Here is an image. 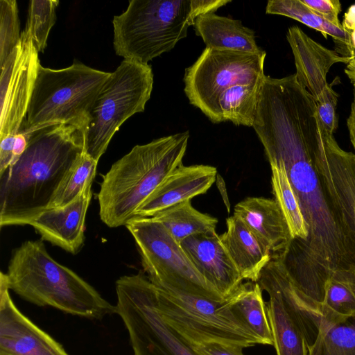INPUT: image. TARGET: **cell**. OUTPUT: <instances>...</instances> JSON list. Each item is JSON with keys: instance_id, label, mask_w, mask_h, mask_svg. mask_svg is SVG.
Segmentation results:
<instances>
[{"instance_id": "cell-33", "label": "cell", "mask_w": 355, "mask_h": 355, "mask_svg": "<svg viewBox=\"0 0 355 355\" xmlns=\"http://www.w3.org/2000/svg\"><path fill=\"white\" fill-rule=\"evenodd\" d=\"M334 84L335 80L330 84L328 83L315 101L317 114L320 123L328 133L333 135L338 125L336 114L338 94L333 89Z\"/></svg>"}, {"instance_id": "cell-8", "label": "cell", "mask_w": 355, "mask_h": 355, "mask_svg": "<svg viewBox=\"0 0 355 355\" xmlns=\"http://www.w3.org/2000/svg\"><path fill=\"white\" fill-rule=\"evenodd\" d=\"M153 87V73L148 64L123 60L110 72L83 132L84 152L98 162L120 126L144 111Z\"/></svg>"}, {"instance_id": "cell-11", "label": "cell", "mask_w": 355, "mask_h": 355, "mask_svg": "<svg viewBox=\"0 0 355 355\" xmlns=\"http://www.w3.org/2000/svg\"><path fill=\"white\" fill-rule=\"evenodd\" d=\"M38 53L23 31L18 44L0 66V139L17 134L26 119L41 64Z\"/></svg>"}, {"instance_id": "cell-3", "label": "cell", "mask_w": 355, "mask_h": 355, "mask_svg": "<svg viewBox=\"0 0 355 355\" xmlns=\"http://www.w3.org/2000/svg\"><path fill=\"white\" fill-rule=\"evenodd\" d=\"M189 131L136 145L103 175L97 195L101 220L110 227L132 220L141 204L182 164Z\"/></svg>"}, {"instance_id": "cell-19", "label": "cell", "mask_w": 355, "mask_h": 355, "mask_svg": "<svg viewBox=\"0 0 355 355\" xmlns=\"http://www.w3.org/2000/svg\"><path fill=\"white\" fill-rule=\"evenodd\" d=\"M226 227L219 235L221 243L243 279L257 282L272 253L234 216L226 219Z\"/></svg>"}, {"instance_id": "cell-27", "label": "cell", "mask_w": 355, "mask_h": 355, "mask_svg": "<svg viewBox=\"0 0 355 355\" xmlns=\"http://www.w3.org/2000/svg\"><path fill=\"white\" fill-rule=\"evenodd\" d=\"M321 311L324 320L355 315V270L333 272L326 284Z\"/></svg>"}, {"instance_id": "cell-6", "label": "cell", "mask_w": 355, "mask_h": 355, "mask_svg": "<svg viewBox=\"0 0 355 355\" xmlns=\"http://www.w3.org/2000/svg\"><path fill=\"white\" fill-rule=\"evenodd\" d=\"M110 74L78 61L61 69L40 64L26 119L19 130L29 134L45 127L65 124L83 132Z\"/></svg>"}, {"instance_id": "cell-5", "label": "cell", "mask_w": 355, "mask_h": 355, "mask_svg": "<svg viewBox=\"0 0 355 355\" xmlns=\"http://www.w3.org/2000/svg\"><path fill=\"white\" fill-rule=\"evenodd\" d=\"M230 0H131L112 20L113 45L123 60L143 64L170 51L187 35L198 17Z\"/></svg>"}, {"instance_id": "cell-1", "label": "cell", "mask_w": 355, "mask_h": 355, "mask_svg": "<svg viewBox=\"0 0 355 355\" xmlns=\"http://www.w3.org/2000/svg\"><path fill=\"white\" fill-rule=\"evenodd\" d=\"M270 164H282L298 199L308 236L294 263L283 266L295 288L321 306L334 272L355 270V223L326 173L327 132L314 107L277 108L254 127Z\"/></svg>"}, {"instance_id": "cell-17", "label": "cell", "mask_w": 355, "mask_h": 355, "mask_svg": "<svg viewBox=\"0 0 355 355\" xmlns=\"http://www.w3.org/2000/svg\"><path fill=\"white\" fill-rule=\"evenodd\" d=\"M296 68L295 77L316 101L327 85V75L338 62L348 64L352 57H345L314 41L297 26L286 34Z\"/></svg>"}, {"instance_id": "cell-4", "label": "cell", "mask_w": 355, "mask_h": 355, "mask_svg": "<svg viewBox=\"0 0 355 355\" xmlns=\"http://www.w3.org/2000/svg\"><path fill=\"white\" fill-rule=\"evenodd\" d=\"M42 239L26 241L16 248L6 275L9 289L38 306L100 320L116 307L75 272L54 260Z\"/></svg>"}, {"instance_id": "cell-24", "label": "cell", "mask_w": 355, "mask_h": 355, "mask_svg": "<svg viewBox=\"0 0 355 355\" xmlns=\"http://www.w3.org/2000/svg\"><path fill=\"white\" fill-rule=\"evenodd\" d=\"M262 83L238 85L226 92L208 119L214 123L229 121L236 125L252 127Z\"/></svg>"}, {"instance_id": "cell-25", "label": "cell", "mask_w": 355, "mask_h": 355, "mask_svg": "<svg viewBox=\"0 0 355 355\" xmlns=\"http://www.w3.org/2000/svg\"><path fill=\"white\" fill-rule=\"evenodd\" d=\"M161 223L179 243L196 234L216 232V218L196 209L191 200L184 201L150 217Z\"/></svg>"}, {"instance_id": "cell-21", "label": "cell", "mask_w": 355, "mask_h": 355, "mask_svg": "<svg viewBox=\"0 0 355 355\" xmlns=\"http://www.w3.org/2000/svg\"><path fill=\"white\" fill-rule=\"evenodd\" d=\"M259 286L270 297L266 309L277 355H309L305 334L296 316L275 289Z\"/></svg>"}, {"instance_id": "cell-40", "label": "cell", "mask_w": 355, "mask_h": 355, "mask_svg": "<svg viewBox=\"0 0 355 355\" xmlns=\"http://www.w3.org/2000/svg\"><path fill=\"white\" fill-rule=\"evenodd\" d=\"M350 45L353 58L355 56V31H353L350 33Z\"/></svg>"}, {"instance_id": "cell-26", "label": "cell", "mask_w": 355, "mask_h": 355, "mask_svg": "<svg viewBox=\"0 0 355 355\" xmlns=\"http://www.w3.org/2000/svg\"><path fill=\"white\" fill-rule=\"evenodd\" d=\"M262 288L257 282L243 283L234 292L232 307L261 345H272V336Z\"/></svg>"}, {"instance_id": "cell-32", "label": "cell", "mask_w": 355, "mask_h": 355, "mask_svg": "<svg viewBox=\"0 0 355 355\" xmlns=\"http://www.w3.org/2000/svg\"><path fill=\"white\" fill-rule=\"evenodd\" d=\"M19 24L17 1L15 0H1L0 66L20 40Z\"/></svg>"}, {"instance_id": "cell-20", "label": "cell", "mask_w": 355, "mask_h": 355, "mask_svg": "<svg viewBox=\"0 0 355 355\" xmlns=\"http://www.w3.org/2000/svg\"><path fill=\"white\" fill-rule=\"evenodd\" d=\"M193 26L207 48L254 54L266 52L257 44L254 31L240 20L209 12L198 17Z\"/></svg>"}, {"instance_id": "cell-28", "label": "cell", "mask_w": 355, "mask_h": 355, "mask_svg": "<svg viewBox=\"0 0 355 355\" xmlns=\"http://www.w3.org/2000/svg\"><path fill=\"white\" fill-rule=\"evenodd\" d=\"M309 355H355V315L322 320Z\"/></svg>"}, {"instance_id": "cell-23", "label": "cell", "mask_w": 355, "mask_h": 355, "mask_svg": "<svg viewBox=\"0 0 355 355\" xmlns=\"http://www.w3.org/2000/svg\"><path fill=\"white\" fill-rule=\"evenodd\" d=\"M266 13L292 18L320 31L324 38H327V35L331 36L335 43L336 52L345 57H352L350 33L316 14L301 0L268 1Z\"/></svg>"}, {"instance_id": "cell-18", "label": "cell", "mask_w": 355, "mask_h": 355, "mask_svg": "<svg viewBox=\"0 0 355 355\" xmlns=\"http://www.w3.org/2000/svg\"><path fill=\"white\" fill-rule=\"evenodd\" d=\"M267 247L279 254L292 239L286 220L275 199L248 197L237 203L234 215Z\"/></svg>"}, {"instance_id": "cell-37", "label": "cell", "mask_w": 355, "mask_h": 355, "mask_svg": "<svg viewBox=\"0 0 355 355\" xmlns=\"http://www.w3.org/2000/svg\"><path fill=\"white\" fill-rule=\"evenodd\" d=\"M347 124L349 132L350 141L355 151V86L354 87V98L352 103L350 114L347 119Z\"/></svg>"}, {"instance_id": "cell-34", "label": "cell", "mask_w": 355, "mask_h": 355, "mask_svg": "<svg viewBox=\"0 0 355 355\" xmlns=\"http://www.w3.org/2000/svg\"><path fill=\"white\" fill-rule=\"evenodd\" d=\"M309 8L333 25L343 28L338 19L341 3L338 0H301Z\"/></svg>"}, {"instance_id": "cell-12", "label": "cell", "mask_w": 355, "mask_h": 355, "mask_svg": "<svg viewBox=\"0 0 355 355\" xmlns=\"http://www.w3.org/2000/svg\"><path fill=\"white\" fill-rule=\"evenodd\" d=\"M6 275L0 274V355H69L13 303Z\"/></svg>"}, {"instance_id": "cell-36", "label": "cell", "mask_w": 355, "mask_h": 355, "mask_svg": "<svg viewBox=\"0 0 355 355\" xmlns=\"http://www.w3.org/2000/svg\"><path fill=\"white\" fill-rule=\"evenodd\" d=\"M342 26L345 31L349 33L355 31V4L352 5L345 12Z\"/></svg>"}, {"instance_id": "cell-16", "label": "cell", "mask_w": 355, "mask_h": 355, "mask_svg": "<svg viewBox=\"0 0 355 355\" xmlns=\"http://www.w3.org/2000/svg\"><path fill=\"white\" fill-rule=\"evenodd\" d=\"M89 185L71 202L42 212L29 225L41 236V239L58 246L71 254H77L85 241V223L92 197Z\"/></svg>"}, {"instance_id": "cell-7", "label": "cell", "mask_w": 355, "mask_h": 355, "mask_svg": "<svg viewBox=\"0 0 355 355\" xmlns=\"http://www.w3.org/2000/svg\"><path fill=\"white\" fill-rule=\"evenodd\" d=\"M156 288L159 315L187 344L217 343L243 348L261 345L234 311V293L214 300Z\"/></svg>"}, {"instance_id": "cell-38", "label": "cell", "mask_w": 355, "mask_h": 355, "mask_svg": "<svg viewBox=\"0 0 355 355\" xmlns=\"http://www.w3.org/2000/svg\"><path fill=\"white\" fill-rule=\"evenodd\" d=\"M216 184H217L218 189H219V191L220 192L223 200L226 205L227 212L229 213L230 205L229 199H228L227 194L226 192L225 182L220 175H216Z\"/></svg>"}, {"instance_id": "cell-9", "label": "cell", "mask_w": 355, "mask_h": 355, "mask_svg": "<svg viewBox=\"0 0 355 355\" xmlns=\"http://www.w3.org/2000/svg\"><path fill=\"white\" fill-rule=\"evenodd\" d=\"M149 280L156 286L214 300H223L220 293L199 273L178 243L152 218H135L127 225Z\"/></svg>"}, {"instance_id": "cell-2", "label": "cell", "mask_w": 355, "mask_h": 355, "mask_svg": "<svg viewBox=\"0 0 355 355\" xmlns=\"http://www.w3.org/2000/svg\"><path fill=\"white\" fill-rule=\"evenodd\" d=\"M83 152V132L74 126L55 125L30 133L24 152L0 175V226L29 225L48 209Z\"/></svg>"}, {"instance_id": "cell-22", "label": "cell", "mask_w": 355, "mask_h": 355, "mask_svg": "<svg viewBox=\"0 0 355 355\" xmlns=\"http://www.w3.org/2000/svg\"><path fill=\"white\" fill-rule=\"evenodd\" d=\"M324 166L343 208L355 223V155L327 134Z\"/></svg>"}, {"instance_id": "cell-13", "label": "cell", "mask_w": 355, "mask_h": 355, "mask_svg": "<svg viewBox=\"0 0 355 355\" xmlns=\"http://www.w3.org/2000/svg\"><path fill=\"white\" fill-rule=\"evenodd\" d=\"M156 286L139 272L116 282L118 299L125 302L172 355H196L162 318L156 307Z\"/></svg>"}, {"instance_id": "cell-39", "label": "cell", "mask_w": 355, "mask_h": 355, "mask_svg": "<svg viewBox=\"0 0 355 355\" xmlns=\"http://www.w3.org/2000/svg\"><path fill=\"white\" fill-rule=\"evenodd\" d=\"M345 72L349 78L351 83L355 86V56L347 64Z\"/></svg>"}, {"instance_id": "cell-14", "label": "cell", "mask_w": 355, "mask_h": 355, "mask_svg": "<svg viewBox=\"0 0 355 355\" xmlns=\"http://www.w3.org/2000/svg\"><path fill=\"white\" fill-rule=\"evenodd\" d=\"M181 246L204 279L225 299L244 280L216 232L185 239Z\"/></svg>"}, {"instance_id": "cell-31", "label": "cell", "mask_w": 355, "mask_h": 355, "mask_svg": "<svg viewBox=\"0 0 355 355\" xmlns=\"http://www.w3.org/2000/svg\"><path fill=\"white\" fill-rule=\"evenodd\" d=\"M58 0H32L24 31L28 33L38 53H43L51 28L56 21Z\"/></svg>"}, {"instance_id": "cell-30", "label": "cell", "mask_w": 355, "mask_h": 355, "mask_svg": "<svg viewBox=\"0 0 355 355\" xmlns=\"http://www.w3.org/2000/svg\"><path fill=\"white\" fill-rule=\"evenodd\" d=\"M116 307L128 330L134 355H172L125 302L117 299Z\"/></svg>"}, {"instance_id": "cell-35", "label": "cell", "mask_w": 355, "mask_h": 355, "mask_svg": "<svg viewBox=\"0 0 355 355\" xmlns=\"http://www.w3.org/2000/svg\"><path fill=\"white\" fill-rule=\"evenodd\" d=\"M188 345L196 355H244L243 348L239 346L217 343Z\"/></svg>"}, {"instance_id": "cell-10", "label": "cell", "mask_w": 355, "mask_h": 355, "mask_svg": "<svg viewBox=\"0 0 355 355\" xmlns=\"http://www.w3.org/2000/svg\"><path fill=\"white\" fill-rule=\"evenodd\" d=\"M266 53L205 48L185 69L184 91L189 103L208 118L218 98L233 87L262 83Z\"/></svg>"}, {"instance_id": "cell-29", "label": "cell", "mask_w": 355, "mask_h": 355, "mask_svg": "<svg viewBox=\"0 0 355 355\" xmlns=\"http://www.w3.org/2000/svg\"><path fill=\"white\" fill-rule=\"evenodd\" d=\"M97 164L98 162L83 152L62 179L49 208L62 207L71 202L87 187L92 185Z\"/></svg>"}, {"instance_id": "cell-15", "label": "cell", "mask_w": 355, "mask_h": 355, "mask_svg": "<svg viewBox=\"0 0 355 355\" xmlns=\"http://www.w3.org/2000/svg\"><path fill=\"white\" fill-rule=\"evenodd\" d=\"M217 170L209 165L176 168L141 204L135 218H150L178 203L205 193L216 181Z\"/></svg>"}]
</instances>
